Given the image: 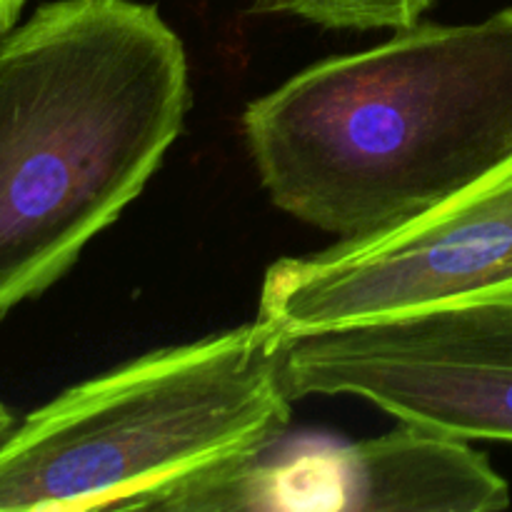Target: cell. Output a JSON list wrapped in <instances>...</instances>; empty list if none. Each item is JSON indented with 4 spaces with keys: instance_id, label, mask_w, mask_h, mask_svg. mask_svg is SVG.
I'll list each match as a JSON object with an SVG mask.
<instances>
[{
    "instance_id": "obj_7",
    "label": "cell",
    "mask_w": 512,
    "mask_h": 512,
    "mask_svg": "<svg viewBox=\"0 0 512 512\" xmlns=\"http://www.w3.org/2000/svg\"><path fill=\"white\" fill-rule=\"evenodd\" d=\"M435 0H253V13L293 15L338 30H408Z\"/></svg>"
},
{
    "instance_id": "obj_1",
    "label": "cell",
    "mask_w": 512,
    "mask_h": 512,
    "mask_svg": "<svg viewBox=\"0 0 512 512\" xmlns=\"http://www.w3.org/2000/svg\"><path fill=\"white\" fill-rule=\"evenodd\" d=\"M243 135L283 213L343 243L398 228L512 158V8L300 70Z\"/></svg>"
},
{
    "instance_id": "obj_5",
    "label": "cell",
    "mask_w": 512,
    "mask_h": 512,
    "mask_svg": "<svg viewBox=\"0 0 512 512\" xmlns=\"http://www.w3.org/2000/svg\"><path fill=\"white\" fill-rule=\"evenodd\" d=\"M510 288L512 158L398 228L273 263L258 318L290 335Z\"/></svg>"
},
{
    "instance_id": "obj_6",
    "label": "cell",
    "mask_w": 512,
    "mask_h": 512,
    "mask_svg": "<svg viewBox=\"0 0 512 512\" xmlns=\"http://www.w3.org/2000/svg\"><path fill=\"white\" fill-rule=\"evenodd\" d=\"M510 485L468 440L403 423L380 438L263 458L183 490L163 510L495 512Z\"/></svg>"
},
{
    "instance_id": "obj_9",
    "label": "cell",
    "mask_w": 512,
    "mask_h": 512,
    "mask_svg": "<svg viewBox=\"0 0 512 512\" xmlns=\"http://www.w3.org/2000/svg\"><path fill=\"white\" fill-rule=\"evenodd\" d=\"M15 428V420H13V415L8 413V408H5L3 403H0V443H3L5 438H8L10 435V430Z\"/></svg>"
},
{
    "instance_id": "obj_2",
    "label": "cell",
    "mask_w": 512,
    "mask_h": 512,
    "mask_svg": "<svg viewBox=\"0 0 512 512\" xmlns=\"http://www.w3.org/2000/svg\"><path fill=\"white\" fill-rule=\"evenodd\" d=\"M188 103L183 43L153 5L55 0L0 38V318L143 193Z\"/></svg>"
},
{
    "instance_id": "obj_4",
    "label": "cell",
    "mask_w": 512,
    "mask_h": 512,
    "mask_svg": "<svg viewBox=\"0 0 512 512\" xmlns=\"http://www.w3.org/2000/svg\"><path fill=\"white\" fill-rule=\"evenodd\" d=\"M290 395H353L400 423L512 443V288L280 335Z\"/></svg>"
},
{
    "instance_id": "obj_3",
    "label": "cell",
    "mask_w": 512,
    "mask_h": 512,
    "mask_svg": "<svg viewBox=\"0 0 512 512\" xmlns=\"http://www.w3.org/2000/svg\"><path fill=\"white\" fill-rule=\"evenodd\" d=\"M280 335L255 320L65 390L0 443V512L163 510L288 430Z\"/></svg>"
},
{
    "instance_id": "obj_8",
    "label": "cell",
    "mask_w": 512,
    "mask_h": 512,
    "mask_svg": "<svg viewBox=\"0 0 512 512\" xmlns=\"http://www.w3.org/2000/svg\"><path fill=\"white\" fill-rule=\"evenodd\" d=\"M25 0H0V38L18 25Z\"/></svg>"
}]
</instances>
